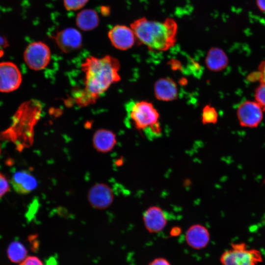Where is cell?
Listing matches in <instances>:
<instances>
[{
  "label": "cell",
  "mask_w": 265,
  "mask_h": 265,
  "mask_svg": "<svg viewBox=\"0 0 265 265\" xmlns=\"http://www.w3.org/2000/svg\"><path fill=\"white\" fill-rule=\"evenodd\" d=\"M262 261L260 251L249 248L243 242L232 243L220 257L221 265H257Z\"/></svg>",
  "instance_id": "obj_5"
},
{
  "label": "cell",
  "mask_w": 265,
  "mask_h": 265,
  "mask_svg": "<svg viewBox=\"0 0 265 265\" xmlns=\"http://www.w3.org/2000/svg\"><path fill=\"white\" fill-rule=\"evenodd\" d=\"M19 265H43V264L38 258L30 256L24 259Z\"/></svg>",
  "instance_id": "obj_25"
},
{
  "label": "cell",
  "mask_w": 265,
  "mask_h": 265,
  "mask_svg": "<svg viewBox=\"0 0 265 265\" xmlns=\"http://www.w3.org/2000/svg\"><path fill=\"white\" fill-rule=\"evenodd\" d=\"M148 265H172L169 261L163 257H158L152 260Z\"/></svg>",
  "instance_id": "obj_26"
},
{
  "label": "cell",
  "mask_w": 265,
  "mask_h": 265,
  "mask_svg": "<svg viewBox=\"0 0 265 265\" xmlns=\"http://www.w3.org/2000/svg\"><path fill=\"white\" fill-rule=\"evenodd\" d=\"M51 53L49 47L41 41L29 44L24 53V59L29 68L34 71L45 69L49 64Z\"/></svg>",
  "instance_id": "obj_6"
},
{
  "label": "cell",
  "mask_w": 265,
  "mask_h": 265,
  "mask_svg": "<svg viewBox=\"0 0 265 265\" xmlns=\"http://www.w3.org/2000/svg\"><path fill=\"white\" fill-rule=\"evenodd\" d=\"M53 38L59 49L65 53L76 51L82 45L81 35L74 28L68 27L58 31Z\"/></svg>",
  "instance_id": "obj_9"
},
{
  "label": "cell",
  "mask_w": 265,
  "mask_h": 265,
  "mask_svg": "<svg viewBox=\"0 0 265 265\" xmlns=\"http://www.w3.org/2000/svg\"><path fill=\"white\" fill-rule=\"evenodd\" d=\"M120 68L119 60L109 55L86 58L81 65L84 88L79 92L77 102L82 106L95 102L112 84L120 80Z\"/></svg>",
  "instance_id": "obj_1"
},
{
  "label": "cell",
  "mask_w": 265,
  "mask_h": 265,
  "mask_svg": "<svg viewBox=\"0 0 265 265\" xmlns=\"http://www.w3.org/2000/svg\"><path fill=\"white\" fill-rule=\"evenodd\" d=\"M127 110L136 129L144 131L151 137L161 134L159 113L152 103L145 101L132 102L128 105Z\"/></svg>",
  "instance_id": "obj_4"
},
{
  "label": "cell",
  "mask_w": 265,
  "mask_h": 265,
  "mask_svg": "<svg viewBox=\"0 0 265 265\" xmlns=\"http://www.w3.org/2000/svg\"><path fill=\"white\" fill-rule=\"evenodd\" d=\"M10 189V184L6 177L0 172V199Z\"/></svg>",
  "instance_id": "obj_23"
},
{
  "label": "cell",
  "mask_w": 265,
  "mask_h": 265,
  "mask_svg": "<svg viewBox=\"0 0 265 265\" xmlns=\"http://www.w3.org/2000/svg\"><path fill=\"white\" fill-rule=\"evenodd\" d=\"M185 239L187 245L196 250L205 248L210 240V235L204 226L196 224L191 226L186 231Z\"/></svg>",
  "instance_id": "obj_12"
},
{
  "label": "cell",
  "mask_w": 265,
  "mask_h": 265,
  "mask_svg": "<svg viewBox=\"0 0 265 265\" xmlns=\"http://www.w3.org/2000/svg\"><path fill=\"white\" fill-rule=\"evenodd\" d=\"M263 109L255 101H246L238 107L237 115L240 125L244 127L255 128L262 120Z\"/></svg>",
  "instance_id": "obj_8"
},
{
  "label": "cell",
  "mask_w": 265,
  "mask_h": 265,
  "mask_svg": "<svg viewBox=\"0 0 265 265\" xmlns=\"http://www.w3.org/2000/svg\"><path fill=\"white\" fill-rule=\"evenodd\" d=\"M42 111V104L36 100L23 103L14 114L11 125L0 134V138L13 142L19 151L29 147L33 143L34 129Z\"/></svg>",
  "instance_id": "obj_3"
},
{
  "label": "cell",
  "mask_w": 265,
  "mask_h": 265,
  "mask_svg": "<svg viewBox=\"0 0 265 265\" xmlns=\"http://www.w3.org/2000/svg\"><path fill=\"white\" fill-rule=\"evenodd\" d=\"M0 153H1V148H0Z\"/></svg>",
  "instance_id": "obj_30"
},
{
  "label": "cell",
  "mask_w": 265,
  "mask_h": 265,
  "mask_svg": "<svg viewBox=\"0 0 265 265\" xmlns=\"http://www.w3.org/2000/svg\"><path fill=\"white\" fill-rule=\"evenodd\" d=\"M154 93L156 98L159 100L165 102L173 101L178 97L177 85L171 78H161L155 83Z\"/></svg>",
  "instance_id": "obj_15"
},
{
  "label": "cell",
  "mask_w": 265,
  "mask_h": 265,
  "mask_svg": "<svg viewBox=\"0 0 265 265\" xmlns=\"http://www.w3.org/2000/svg\"><path fill=\"white\" fill-rule=\"evenodd\" d=\"M257 3L259 8L265 12V0H257Z\"/></svg>",
  "instance_id": "obj_29"
},
{
  "label": "cell",
  "mask_w": 265,
  "mask_h": 265,
  "mask_svg": "<svg viewBox=\"0 0 265 265\" xmlns=\"http://www.w3.org/2000/svg\"><path fill=\"white\" fill-rule=\"evenodd\" d=\"M22 76L18 67L14 63H0V92L8 93L17 90L21 85Z\"/></svg>",
  "instance_id": "obj_7"
},
{
  "label": "cell",
  "mask_w": 265,
  "mask_h": 265,
  "mask_svg": "<svg viewBox=\"0 0 265 265\" xmlns=\"http://www.w3.org/2000/svg\"><path fill=\"white\" fill-rule=\"evenodd\" d=\"M94 148L101 153H107L111 151L116 144V135L112 131L104 129L95 132L93 136Z\"/></svg>",
  "instance_id": "obj_16"
},
{
  "label": "cell",
  "mask_w": 265,
  "mask_h": 265,
  "mask_svg": "<svg viewBox=\"0 0 265 265\" xmlns=\"http://www.w3.org/2000/svg\"><path fill=\"white\" fill-rule=\"evenodd\" d=\"M64 4L68 10H77L83 7L88 0H63Z\"/></svg>",
  "instance_id": "obj_22"
},
{
  "label": "cell",
  "mask_w": 265,
  "mask_h": 265,
  "mask_svg": "<svg viewBox=\"0 0 265 265\" xmlns=\"http://www.w3.org/2000/svg\"><path fill=\"white\" fill-rule=\"evenodd\" d=\"M11 185L14 190L20 194H27L33 191L37 186L35 177L26 170L16 172L13 175Z\"/></svg>",
  "instance_id": "obj_14"
},
{
  "label": "cell",
  "mask_w": 265,
  "mask_h": 265,
  "mask_svg": "<svg viewBox=\"0 0 265 265\" xmlns=\"http://www.w3.org/2000/svg\"><path fill=\"white\" fill-rule=\"evenodd\" d=\"M9 46L6 38L3 36L0 35V48H5Z\"/></svg>",
  "instance_id": "obj_27"
},
{
  "label": "cell",
  "mask_w": 265,
  "mask_h": 265,
  "mask_svg": "<svg viewBox=\"0 0 265 265\" xmlns=\"http://www.w3.org/2000/svg\"><path fill=\"white\" fill-rule=\"evenodd\" d=\"M114 195L111 188L106 184L99 183L89 189L88 199L90 205L99 210L108 208L112 203Z\"/></svg>",
  "instance_id": "obj_11"
},
{
  "label": "cell",
  "mask_w": 265,
  "mask_h": 265,
  "mask_svg": "<svg viewBox=\"0 0 265 265\" xmlns=\"http://www.w3.org/2000/svg\"><path fill=\"white\" fill-rule=\"evenodd\" d=\"M143 222L146 229L149 233H157L165 228L167 224V218L160 208L152 206L144 212Z\"/></svg>",
  "instance_id": "obj_13"
},
{
  "label": "cell",
  "mask_w": 265,
  "mask_h": 265,
  "mask_svg": "<svg viewBox=\"0 0 265 265\" xmlns=\"http://www.w3.org/2000/svg\"><path fill=\"white\" fill-rule=\"evenodd\" d=\"M181 232V229L178 227H173L170 231V236H177L180 234Z\"/></svg>",
  "instance_id": "obj_28"
},
{
  "label": "cell",
  "mask_w": 265,
  "mask_h": 265,
  "mask_svg": "<svg viewBox=\"0 0 265 265\" xmlns=\"http://www.w3.org/2000/svg\"><path fill=\"white\" fill-rule=\"evenodd\" d=\"M131 27L136 40L153 51H166L176 42L178 26L171 18L159 22L143 17L132 22Z\"/></svg>",
  "instance_id": "obj_2"
},
{
  "label": "cell",
  "mask_w": 265,
  "mask_h": 265,
  "mask_svg": "<svg viewBox=\"0 0 265 265\" xmlns=\"http://www.w3.org/2000/svg\"><path fill=\"white\" fill-rule=\"evenodd\" d=\"M228 62V58L225 53L221 49L216 47H212L209 50L205 59L207 68L214 72L224 69Z\"/></svg>",
  "instance_id": "obj_17"
},
{
  "label": "cell",
  "mask_w": 265,
  "mask_h": 265,
  "mask_svg": "<svg viewBox=\"0 0 265 265\" xmlns=\"http://www.w3.org/2000/svg\"><path fill=\"white\" fill-rule=\"evenodd\" d=\"M254 97L255 102L265 110V81L260 82L255 90Z\"/></svg>",
  "instance_id": "obj_21"
},
{
  "label": "cell",
  "mask_w": 265,
  "mask_h": 265,
  "mask_svg": "<svg viewBox=\"0 0 265 265\" xmlns=\"http://www.w3.org/2000/svg\"><path fill=\"white\" fill-rule=\"evenodd\" d=\"M259 71L256 74L251 75L249 79H257L260 82L265 81V61L262 62L259 66Z\"/></svg>",
  "instance_id": "obj_24"
},
{
  "label": "cell",
  "mask_w": 265,
  "mask_h": 265,
  "mask_svg": "<svg viewBox=\"0 0 265 265\" xmlns=\"http://www.w3.org/2000/svg\"><path fill=\"white\" fill-rule=\"evenodd\" d=\"M76 24L81 30L90 31L96 28L99 23L97 13L94 10L86 9L79 12L76 17Z\"/></svg>",
  "instance_id": "obj_18"
},
{
  "label": "cell",
  "mask_w": 265,
  "mask_h": 265,
  "mask_svg": "<svg viewBox=\"0 0 265 265\" xmlns=\"http://www.w3.org/2000/svg\"><path fill=\"white\" fill-rule=\"evenodd\" d=\"M108 37L113 47L122 51L132 48L136 39L132 28L124 25L113 27L108 31Z\"/></svg>",
  "instance_id": "obj_10"
},
{
  "label": "cell",
  "mask_w": 265,
  "mask_h": 265,
  "mask_svg": "<svg viewBox=\"0 0 265 265\" xmlns=\"http://www.w3.org/2000/svg\"><path fill=\"white\" fill-rule=\"evenodd\" d=\"M218 119V113L215 109L210 105L203 108L202 113V122L203 124H214Z\"/></svg>",
  "instance_id": "obj_20"
},
{
  "label": "cell",
  "mask_w": 265,
  "mask_h": 265,
  "mask_svg": "<svg viewBox=\"0 0 265 265\" xmlns=\"http://www.w3.org/2000/svg\"><path fill=\"white\" fill-rule=\"evenodd\" d=\"M7 255L12 262H22L26 257L27 251L25 246L18 241H14L10 244L7 249Z\"/></svg>",
  "instance_id": "obj_19"
}]
</instances>
